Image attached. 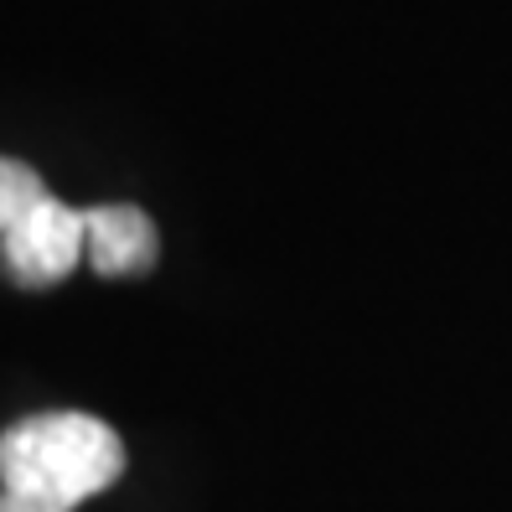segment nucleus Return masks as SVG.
<instances>
[{"instance_id":"obj_1","label":"nucleus","mask_w":512,"mask_h":512,"mask_svg":"<svg viewBox=\"0 0 512 512\" xmlns=\"http://www.w3.org/2000/svg\"><path fill=\"white\" fill-rule=\"evenodd\" d=\"M125 471V445L94 414H37L0 435V487L73 512Z\"/></svg>"},{"instance_id":"obj_2","label":"nucleus","mask_w":512,"mask_h":512,"mask_svg":"<svg viewBox=\"0 0 512 512\" xmlns=\"http://www.w3.org/2000/svg\"><path fill=\"white\" fill-rule=\"evenodd\" d=\"M88 254V228L83 213L68 202H37L11 233H0V259H6L16 285H57L63 275H73L78 259Z\"/></svg>"},{"instance_id":"obj_3","label":"nucleus","mask_w":512,"mask_h":512,"mask_svg":"<svg viewBox=\"0 0 512 512\" xmlns=\"http://www.w3.org/2000/svg\"><path fill=\"white\" fill-rule=\"evenodd\" d=\"M88 228V264L99 275H145L156 264V228L140 207H88L83 213Z\"/></svg>"},{"instance_id":"obj_4","label":"nucleus","mask_w":512,"mask_h":512,"mask_svg":"<svg viewBox=\"0 0 512 512\" xmlns=\"http://www.w3.org/2000/svg\"><path fill=\"white\" fill-rule=\"evenodd\" d=\"M52 192L42 187V176L26 161H0V233H11L37 202H47Z\"/></svg>"},{"instance_id":"obj_5","label":"nucleus","mask_w":512,"mask_h":512,"mask_svg":"<svg viewBox=\"0 0 512 512\" xmlns=\"http://www.w3.org/2000/svg\"><path fill=\"white\" fill-rule=\"evenodd\" d=\"M0 512H63V507L37 502V497H16V492H0Z\"/></svg>"}]
</instances>
